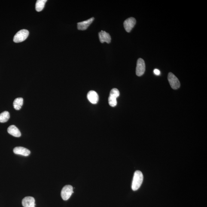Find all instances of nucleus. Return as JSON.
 I'll use <instances>...</instances> for the list:
<instances>
[{"label":"nucleus","instance_id":"nucleus-1","mask_svg":"<svg viewBox=\"0 0 207 207\" xmlns=\"http://www.w3.org/2000/svg\"><path fill=\"white\" fill-rule=\"evenodd\" d=\"M143 179V175L141 171L137 170L135 172L132 180V190L133 191L138 190L142 184Z\"/></svg>","mask_w":207,"mask_h":207},{"label":"nucleus","instance_id":"nucleus-2","mask_svg":"<svg viewBox=\"0 0 207 207\" xmlns=\"http://www.w3.org/2000/svg\"><path fill=\"white\" fill-rule=\"evenodd\" d=\"M29 35V31L22 29L17 32L14 38V41L15 43L21 42L25 41Z\"/></svg>","mask_w":207,"mask_h":207},{"label":"nucleus","instance_id":"nucleus-3","mask_svg":"<svg viewBox=\"0 0 207 207\" xmlns=\"http://www.w3.org/2000/svg\"><path fill=\"white\" fill-rule=\"evenodd\" d=\"M73 193V191L72 186L70 185H66L62 189L61 191V196L63 200H67L70 198Z\"/></svg>","mask_w":207,"mask_h":207},{"label":"nucleus","instance_id":"nucleus-4","mask_svg":"<svg viewBox=\"0 0 207 207\" xmlns=\"http://www.w3.org/2000/svg\"><path fill=\"white\" fill-rule=\"evenodd\" d=\"M168 79L172 89H177L180 87V83L179 80L172 73H169Z\"/></svg>","mask_w":207,"mask_h":207},{"label":"nucleus","instance_id":"nucleus-5","mask_svg":"<svg viewBox=\"0 0 207 207\" xmlns=\"http://www.w3.org/2000/svg\"><path fill=\"white\" fill-rule=\"evenodd\" d=\"M145 70V62L143 59L140 58L137 62L136 74L138 77L143 75Z\"/></svg>","mask_w":207,"mask_h":207},{"label":"nucleus","instance_id":"nucleus-6","mask_svg":"<svg viewBox=\"0 0 207 207\" xmlns=\"http://www.w3.org/2000/svg\"><path fill=\"white\" fill-rule=\"evenodd\" d=\"M136 21L133 17H130L125 20L123 26L125 30L127 32H130L136 24Z\"/></svg>","mask_w":207,"mask_h":207},{"label":"nucleus","instance_id":"nucleus-7","mask_svg":"<svg viewBox=\"0 0 207 207\" xmlns=\"http://www.w3.org/2000/svg\"><path fill=\"white\" fill-rule=\"evenodd\" d=\"M95 20L94 17H92L90 19L81 22H79L77 24V28L79 30H84L87 29Z\"/></svg>","mask_w":207,"mask_h":207},{"label":"nucleus","instance_id":"nucleus-8","mask_svg":"<svg viewBox=\"0 0 207 207\" xmlns=\"http://www.w3.org/2000/svg\"><path fill=\"white\" fill-rule=\"evenodd\" d=\"M23 207H35V200L33 197L27 196L24 198L22 201Z\"/></svg>","mask_w":207,"mask_h":207},{"label":"nucleus","instance_id":"nucleus-9","mask_svg":"<svg viewBox=\"0 0 207 207\" xmlns=\"http://www.w3.org/2000/svg\"><path fill=\"white\" fill-rule=\"evenodd\" d=\"M99 37L101 43H103L104 42H106L108 44H109L111 41V37L109 34L108 33L105 31H101V32H99Z\"/></svg>","mask_w":207,"mask_h":207},{"label":"nucleus","instance_id":"nucleus-10","mask_svg":"<svg viewBox=\"0 0 207 207\" xmlns=\"http://www.w3.org/2000/svg\"><path fill=\"white\" fill-rule=\"evenodd\" d=\"M87 99L91 103L93 104L97 103L99 100V96L97 93L94 91H90L87 95Z\"/></svg>","mask_w":207,"mask_h":207},{"label":"nucleus","instance_id":"nucleus-11","mask_svg":"<svg viewBox=\"0 0 207 207\" xmlns=\"http://www.w3.org/2000/svg\"><path fill=\"white\" fill-rule=\"evenodd\" d=\"M14 153L20 155L24 156H29L30 153V151L28 149L22 147H16L13 150Z\"/></svg>","mask_w":207,"mask_h":207},{"label":"nucleus","instance_id":"nucleus-12","mask_svg":"<svg viewBox=\"0 0 207 207\" xmlns=\"http://www.w3.org/2000/svg\"><path fill=\"white\" fill-rule=\"evenodd\" d=\"M7 132L10 134L15 137H19L21 135L20 131L14 125H11L7 129Z\"/></svg>","mask_w":207,"mask_h":207},{"label":"nucleus","instance_id":"nucleus-13","mask_svg":"<svg viewBox=\"0 0 207 207\" xmlns=\"http://www.w3.org/2000/svg\"><path fill=\"white\" fill-rule=\"evenodd\" d=\"M23 100L22 98H16L13 102V105L15 109L19 110L21 109L23 105Z\"/></svg>","mask_w":207,"mask_h":207},{"label":"nucleus","instance_id":"nucleus-14","mask_svg":"<svg viewBox=\"0 0 207 207\" xmlns=\"http://www.w3.org/2000/svg\"><path fill=\"white\" fill-rule=\"evenodd\" d=\"M47 0H38L36 3L35 9L37 12H41L44 8Z\"/></svg>","mask_w":207,"mask_h":207},{"label":"nucleus","instance_id":"nucleus-15","mask_svg":"<svg viewBox=\"0 0 207 207\" xmlns=\"http://www.w3.org/2000/svg\"><path fill=\"white\" fill-rule=\"evenodd\" d=\"M10 117V114L8 111L3 112L0 114V123H5L8 121Z\"/></svg>","mask_w":207,"mask_h":207},{"label":"nucleus","instance_id":"nucleus-16","mask_svg":"<svg viewBox=\"0 0 207 207\" xmlns=\"http://www.w3.org/2000/svg\"><path fill=\"white\" fill-rule=\"evenodd\" d=\"M108 102L110 106H116L117 105V98L109 96L108 98Z\"/></svg>","mask_w":207,"mask_h":207},{"label":"nucleus","instance_id":"nucleus-17","mask_svg":"<svg viewBox=\"0 0 207 207\" xmlns=\"http://www.w3.org/2000/svg\"><path fill=\"white\" fill-rule=\"evenodd\" d=\"M120 95V93L118 89L116 88H114L112 89L111 92H110L109 96L117 98L119 97Z\"/></svg>","mask_w":207,"mask_h":207},{"label":"nucleus","instance_id":"nucleus-18","mask_svg":"<svg viewBox=\"0 0 207 207\" xmlns=\"http://www.w3.org/2000/svg\"><path fill=\"white\" fill-rule=\"evenodd\" d=\"M154 73L156 75H159L160 74V71L158 69H155L153 71Z\"/></svg>","mask_w":207,"mask_h":207}]
</instances>
